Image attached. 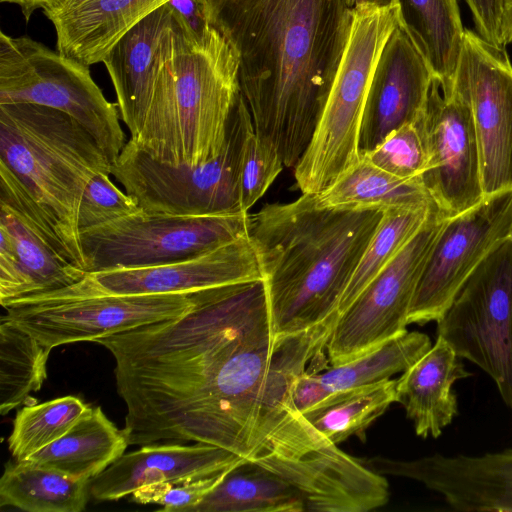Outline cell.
Listing matches in <instances>:
<instances>
[{
    "instance_id": "6da1fadb",
    "label": "cell",
    "mask_w": 512,
    "mask_h": 512,
    "mask_svg": "<svg viewBox=\"0 0 512 512\" xmlns=\"http://www.w3.org/2000/svg\"><path fill=\"white\" fill-rule=\"evenodd\" d=\"M191 295L180 317L95 341L115 359L128 445L204 443L251 461L266 403L324 356L336 320L273 339L263 279Z\"/></svg>"
},
{
    "instance_id": "7a4b0ae2",
    "label": "cell",
    "mask_w": 512,
    "mask_h": 512,
    "mask_svg": "<svg viewBox=\"0 0 512 512\" xmlns=\"http://www.w3.org/2000/svg\"><path fill=\"white\" fill-rule=\"evenodd\" d=\"M239 57L255 132L294 168L321 118L352 24L347 0H200Z\"/></svg>"
},
{
    "instance_id": "3957f363",
    "label": "cell",
    "mask_w": 512,
    "mask_h": 512,
    "mask_svg": "<svg viewBox=\"0 0 512 512\" xmlns=\"http://www.w3.org/2000/svg\"><path fill=\"white\" fill-rule=\"evenodd\" d=\"M384 210L320 206L315 194L249 215L273 339L335 320L346 286Z\"/></svg>"
},
{
    "instance_id": "277c9868",
    "label": "cell",
    "mask_w": 512,
    "mask_h": 512,
    "mask_svg": "<svg viewBox=\"0 0 512 512\" xmlns=\"http://www.w3.org/2000/svg\"><path fill=\"white\" fill-rule=\"evenodd\" d=\"M171 16L145 120L139 135L130 139L158 161L199 165L216 158L226 142L241 93L239 57L213 27L199 39Z\"/></svg>"
},
{
    "instance_id": "5b68a950",
    "label": "cell",
    "mask_w": 512,
    "mask_h": 512,
    "mask_svg": "<svg viewBox=\"0 0 512 512\" xmlns=\"http://www.w3.org/2000/svg\"><path fill=\"white\" fill-rule=\"evenodd\" d=\"M0 162L35 201L68 260L85 270L80 202L89 181L99 173L110 175L112 168L95 139L59 110L31 103L0 104Z\"/></svg>"
},
{
    "instance_id": "8992f818",
    "label": "cell",
    "mask_w": 512,
    "mask_h": 512,
    "mask_svg": "<svg viewBox=\"0 0 512 512\" xmlns=\"http://www.w3.org/2000/svg\"><path fill=\"white\" fill-rule=\"evenodd\" d=\"M294 382L264 408L251 462L296 488L306 511L367 512L386 504L383 475L344 453L304 417L292 401Z\"/></svg>"
},
{
    "instance_id": "52a82bcc",
    "label": "cell",
    "mask_w": 512,
    "mask_h": 512,
    "mask_svg": "<svg viewBox=\"0 0 512 512\" xmlns=\"http://www.w3.org/2000/svg\"><path fill=\"white\" fill-rule=\"evenodd\" d=\"M397 25V7L366 3L352 9L349 37L321 118L293 168L302 193L326 190L360 160V127L370 84Z\"/></svg>"
},
{
    "instance_id": "ba28073f",
    "label": "cell",
    "mask_w": 512,
    "mask_h": 512,
    "mask_svg": "<svg viewBox=\"0 0 512 512\" xmlns=\"http://www.w3.org/2000/svg\"><path fill=\"white\" fill-rule=\"evenodd\" d=\"M251 126V113L240 93L226 142L216 158L199 165H171L152 158L129 139L112 163L111 174L147 212L181 216L248 213L241 206L239 166Z\"/></svg>"
},
{
    "instance_id": "9c48e42d",
    "label": "cell",
    "mask_w": 512,
    "mask_h": 512,
    "mask_svg": "<svg viewBox=\"0 0 512 512\" xmlns=\"http://www.w3.org/2000/svg\"><path fill=\"white\" fill-rule=\"evenodd\" d=\"M31 103L66 113L113 163L126 141L117 103L109 102L89 67L28 36L0 33V104Z\"/></svg>"
},
{
    "instance_id": "30bf717a",
    "label": "cell",
    "mask_w": 512,
    "mask_h": 512,
    "mask_svg": "<svg viewBox=\"0 0 512 512\" xmlns=\"http://www.w3.org/2000/svg\"><path fill=\"white\" fill-rule=\"evenodd\" d=\"M249 214L137 213L80 233L87 273L167 264L247 236Z\"/></svg>"
},
{
    "instance_id": "8fae6325",
    "label": "cell",
    "mask_w": 512,
    "mask_h": 512,
    "mask_svg": "<svg viewBox=\"0 0 512 512\" xmlns=\"http://www.w3.org/2000/svg\"><path fill=\"white\" fill-rule=\"evenodd\" d=\"M191 294H83L69 287L2 305L9 320L46 347L93 341L180 317L194 306Z\"/></svg>"
},
{
    "instance_id": "7c38bea8",
    "label": "cell",
    "mask_w": 512,
    "mask_h": 512,
    "mask_svg": "<svg viewBox=\"0 0 512 512\" xmlns=\"http://www.w3.org/2000/svg\"><path fill=\"white\" fill-rule=\"evenodd\" d=\"M442 337L462 359L495 382L512 414V243L500 244L466 280L437 321Z\"/></svg>"
},
{
    "instance_id": "4fadbf2b",
    "label": "cell",
    "mask_w": 512,
    "mask_h": 512,
    "mask_svg": "<svg viewBox=\"0 0 512 512\" xmlns=\"http://www.w3.org/2000/svg\"><path fill=\"white\" fill-rule=\"evenodd\" d=\"M446 220L437 209L338 315L326 344L331 366L354 360L407 331L412 299Z\"/></svg>"
},
{
    "instance_id": "5bb4252c",
    "label": "cell",
    "mask_w": 512,
    "mask_h": 512,
    "mask_svg": "<svg viewBox=\"0 0 512 512\" xmlns=\"http://www.w3.org/2000/svg\"><path fill=\"white\" fill-rule=\"evenodd\" d=\"M417 121L427 153L422 182L439 212L450 218L481 202L479 148L462 58L450 91L434 79Z\"/></svg>"
},
{
    "instance_id": "9a60e30c",
    "label": "cell",
    "mask_w": 512,
    "mask_h": 512,
    "mask_svg": "<svg viewBox=\"0 0 512 512\" xmlns=\"http://www.w3.org/2000/svg\"><path fill=\"white\" fill-rule=\"evenodd\" d=\"M512 233V189L447 218L431 251L407 323L439 321L474 270Z\"/></svg>"
},
{
    "instance_id": "2e32d148",
    "label": "cell",
    "mask_w": 512,
    "mask_h": 512,
    "mask_svg": "<svg viewBox=\"0 0 512 512\" xmlns=\"http://www.w3.org/2000/svg\"><path fill=\"white\" fill-rule=\"evenodd\" d=\"M461 58L486 197L512 189V63L505 48L468 29Z\"/></svg>"
},
{
    "instance_id": "e0dca14e",
    "label": "cell",
    "mask_w": 512,
    "mask_h": 512,
    "mask_svg": "<svg viewBox=\"0 0 512 512\" xmlns=\"http://www.w3.org/2000/svg\"><path fill=\"white\" fill-rule=\"evenodd\" d=\"M263 279L248 236L203 254L167 264L87 273L70 286L83 294H191L243 281Z\"/></svg>"
},
{
    "instance_id": "ac0fdd59",
    "label": "cell",
    "mask_w": 512,
    "mask_h": 512,
    "mask_svg": "<svg viewBox=\"0 0 512 512\" xmlns=\"http://www.w3.org/2000/svg\"><path fill=\"white\" fill-rule=\"evenodd\" d=\"M358 461L380 475L421 482L458 511L512 512V449L482 456L435 454L409 461L375 456Z\"/></svg>"
},
{
    "instance_id": "d6986e66",
    "label": "cell",
    "mask_w": 512,
    "mask_h": 512,
    "mask_svg": "<svg viewBox=\"0 0 512 512\" xmlns=\"http://www.w3.org/2000/svg\"><path fill=\"white\" fill-rule=\"evenodd\" d=\"M434 79L425 59L397 25L370 84L360 127V156L373 150L393 130L419 117Z\"/></svg>"
},
{
    "instance_id": "ffe728a7",
    "label": "cell",
    "mask_w": 512,
    "mask_h": 512,
    "mask_svg": "<svg viewBox=\"0 0 512 512\" xmlns=\"http://www.w3.org/2000/svg\"><path fill=\"white\" fill-rule=\"evenodd\" d=\"M246 461L228 450L204 443L142 445L92 478L90 493L99 501L118 500L146 484L203 478Z\"/></svg>"
},
{
    "instance_id": "44dd1931",
    "label": "cell",
    "mask_w": 512,
    "mask_h": 512,
    "mask_svg": "<svg viewBox=\"0 0 512 512\" xmlns=\"http://www.w3.org/2000/svg\"><path fill=\"white\" fill-rule=\"evenodd\" d=\"M171 27V11L164 4L128 30L102 60L131 139L142 129Z\"/></svg>"
},
{
    "instance_id": "7402d4cb",
    "label": "cell",
    "mask_w": 512,
    "mask_h": 512,
    "mask_svg": "<svg viewBox=\"0 0 512 512\" xmlns=\"http://www.w3.org/2000/svg\"><path fill=\"white\" fill-rule=\"evenodd\" d=\"M169 0H57L43 9L54 26L57 51L86 66Z\"/></svg>"
},
{
    "instance_id": "603a6c76",
    "label": "cell",
    "mask_w": 512,
    "mask_h": 512,
    "mask_svg": "<svg viewBox=\"0 0 512 512\" xmlns=\"http://www.w3.org/2000/svg\"><path fill=\"white\" fill-rule=\"evenodd\" d=\"M471 376L451 346L440 336L396 382L397 402L422 438H437L458 414L455 381Z\"/></svg>"
},
{
    "instance_id": "cb8c5ba5",
    "label": "cell",
    "mask_w": 512,
    "mask_h": 512,
    "mask_svg": "<svg viewBox=\"0 0 512 512\" xmlns=\"http://www.w3.org/2000/svg\"><path fill=\"white\" fill-rule=\"evenodd\" d=\"M128 446L123 429L96 407L62 437L23 461L70 477L92 479L121 457Z\"/></svg>"
},
{
    "instance_id": "d4e9b609",
    "label": "cell",
    "mask_w": 512,
    "mask_h": 512,
    "mask_svg": "<svg viewBox=\"0 0 512 512\" xmlns=\"http://www.w3.org/2000/svg\"><path fill=\"white\" fill-rule=\"evenodd\" d=\"M398 25L425 59L442 91L453 88L464 47L457 0H397Z\"/></svg>"
},
{
    "instance_id": "484cf974",
    "label": "cell",
    "mask_w": 512,
    "mask_h": 512,
    "mask_svg": "<svg viewBox=\"0 0 512 512\" xmlns=\"http://www.w3.org/2000/svg\"><path fill=\"white\" fill-rule=\"evenodd\" d=\"M301 493L275 473L251 462L230 470L190 512H304Z\"/></svg>"
},
{
    "instance_id": "4316f807",
    "label": "cell",
    "mask_w": 512,
    "mask_h": 512,
    "mask_svg": "<svg viewBox=\"0 0 512 512\" xmlns=\"http://www.w3.org/2000/svg\"><path fill=\"white\" fill-rule=\"evenodd\" d=\"M320 206L341 209L418 206L433 203L421 179H403L365 158L326 190L315 194Z\"/></svg>"
},
{
    "instance_id": "83f0119b",
    "label": "cell",
    "mask_w": 512,
    "mask_h": 512,
    "mask_svg": "<svg viewBox=\"0 0 512 512\" xmlns=\"http://www.w3.org/2000/svg\"><path fill=\"white\" fill-rule=\"evenodd\" d=\"M91 480L25 461L7 463L0 479V506L27 512H81L88 501Z\"/></svg>"
},
{
    "instance_id": "f1b7e54d",
    "label": "cell",
    "mask_w": 512,
    "mask_h": 512,
    "mask_svg": "<svg viewBox=\"0 0 512 512\" xmlns=\"http://www.w3.org/2000/svg\"><path fill=\"white\" fill-rule=\"evenodd\" d=\"M432 347L429 337L418 331H405L346 363L331 366L324 373H311L320 402L328 394L390 379L416 363Z\"/></svg>"
},
{
    "instance_id": "f546056e",
    "label": "cell",
    "mask_w": 512,
    "mask_h": 512,
    "mask_svg": "<svg viewBox=\"0 0 512 512\" xmlns=\"http://www.w3.org/2000/svg\"><path fill=\"white\" fill-rule=\"evenodd\" d=\"M396 382L385 379L332 392L301 413L336 445L351 436L365 441L366 429L397 402Z\"/></svg>"
},
{
    "instance_id": "4dcf8cb0",
    "label": "cell",
    "mask_w": 512,
    "mask_h": 512,
    "mask_svg": "<svg viewBox=\"0 0 512 512\" xmlns=\"http://www.w3.org/2000/svg\"><path fill=\"white\" fill-rule=\"evenodd\" d=\"M52 349L14 324L0 322V412L6 415L22 405L47 378Z\"/></svg>"
},
{
    "instance_id": "1f68e13d",
    "label": "cell",
    "mask_w": 512,
    "mask_h": 512,
    "mask_svg": "<svg viewBox=\"0 0 512 512\" xmlns=\"http://www.w3.org/2000/svg\"><path fill=\"white\" fill-rule=\"evenodd\" d=\"M436 210L437 207L433 203L384 210L383 217L341 297L338 314H341L353 302L365 286L400 252Z\"/></svg>"
},
{
    "instance_id": "d6a6232c",
    "label": "cell",
    "mask_w": 512,
    "mask_h": 512,
    "mask_svg": "<svg viewBox=\"0 0 512 512\" xmlns=\"http://www.w3.org/2000/svg\"><path fill=\"white\" fill-rule=\"evenodd\" d=\"M90 406L75 396H64L21 408L13 420L8 448L23 461L62 437Z\"/></svg>"
},
{
    "instance_id": "836d02e7",
    "label": "cell",
    "mask_w": 512,
    "mask_h": 512,
    "mask_svg": "<svg viewBox=\"0 0 512 512\" xmlns=\"http://www.w3.org/2000/svg\"><path fill=\"white\" fill-rule=\"evenodd\" d=\"M360 157L399 178L422 180L427 153L417 119L393 130L373 150Z\"/></svg>"
},
{
    "instance_id": "e575fe53",
    "label": "cell",
    "mask_w": 512,
    "mask_h": 512,
    "mask_svg": "<svg viewBox=\"0 0 512 512\" xmlns=\"http://www.w3.org/2000/svg\"><path fill=\"white\" fill-rule=\"evenodd\" d=\"M283 167L276 148L251 126L242 144L239 166L240 199L245 212L266 193Z\"/></svg>"
},
{
    "instance_id": "d590c367",
    "label": "cell",
    "mask_w": 512,
    "mask_h": 512,
    "mask_svg": "<svg viewBox=\"0 0 512 512\" xmlns=\"http://www.w3.org/2000/svg\"><path fill=\"white\" fill-rule=\"evenodd\" d=\"M142 210L108 174H96L83 193L78 211L79 233L116 221Z\"/></svg>"
},
{
    "instance_id": "8d00e7d4",
    "label": "cell",
    "mask_w": 512,
    "mask_h": 512,
    "mask_svg": "<svg viewBox=\"0 0 512 512\" xmlns=\"http://www.w3.org/2000/svg\"><path fill=\"white\" fill-rule=\"evenodd\" d=\"M232 470V469H231ZM178 482H157L139 487L131 494L139 504L161 505V511L190 512L229 472Z\"/></svg>"
},
{
    "instance_id": "74e56055",
    "label": "cell",
    "mask_w": 512,
    "mask_h": 512,
    "mask_svg": "<svg viewBox=\"0 0 512 512\" xmlns=\"http://www.w3.org/2000/svg\"><path fill=\"white\" fill-rule=\"evenodd\" d=\"M477 33L489 43L505 48L512 43V6L507 0H464Z\"/></svg>"
},
{
    "instance_id": "f35d334b",
    "label": "cell",
    "mask_w": 512,
    "mask_h": 512,
    "mask_svg": "<svg viewBox=\"0 0 512 512\" xmlns=\"http://www.w3.org/2000/svg\"><path fill=\"white\" fill-rule=\"evenodd\" d=\"M165 5L187 25L195 37L202 39L211 31L212 27L200 0H169Z\"/></svg>"
},
{
    "instance_id": "ab89813d",
    "label": "cell",
    "mask_w": 512,
    "mask_h": 512,
    "mask_svg": "<svg viewBox=\"0 0 512 512\" xmlns=\"http://www.w3.org/2000/svg\"><path fill=\"white\" fill-rule=\"evenodd\" d=\"M2 3L15 4L20 7L21 12L26 20L29 21L32 14L38 9H44L53 4L57 0H0Z\"/></svg>"
},
{
    "instance_id": "60d3db41",
    "label": "cell",
    "mask_w": 512,
    "mask_h": 512,
    "mask_svg": "<svg viewBox=\"0 0 512 512\" xmlns=\"http://www.w3.org/2000/svg\"><path fill=\"white\" fill-rule=\"evenodd\" d=\"M374 4L381 7H397V0H347L350 9L361 4Z\"/></svg>"
},
{
    "instance_id": "b9f144b4",
    "label": "cell",
    "mask_w": 512,
    "mask_h": 512,
    "mask_svg": "<svg viewBox=\"0 0 512 512\" xmlns=\"http://www.w3.org/2000/svg\"><path fill=\"white\" fill-rule=\"evenodd\" d=\"M509 240H510V241H511V243H512V233H511V235H510V237H509Z\"/></svg>"
},
{
    "instance_id": "7bdbcfd3",
    "label": "cell",
    "mask_w": 512,
    "mask_h": 512,
    "mask_svg": "<svg viewBox=\"0 0 512 512\" xmlns=\"http://www.w3.org/2000/svg\"><path fill=\"white\" fill-rule=\"evenodd\" d=\"M507 1H508V2L510 3V5L512 6V0H507Z\"/></svg>"
}]
</instances>
